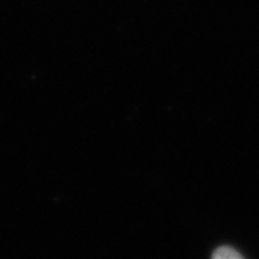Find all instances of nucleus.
I'll return each mask as SVG.
<instances>
[{
    "label": "nucleus",
    "mask_w": 259,
    "mask_h": 259,
    "mask_svg": "<svg viewBox=\"0 0 259 259\" xmlns=\"http://www.w3.org/2000/svg\"><path fill=\"white\" fill-rule=\"evenodd\" d=\"M212 259H242V256L229 246H221L219 249L214 251Z\"/></svg>",
    "instance_id": "obj_1"
}]
</instances>
